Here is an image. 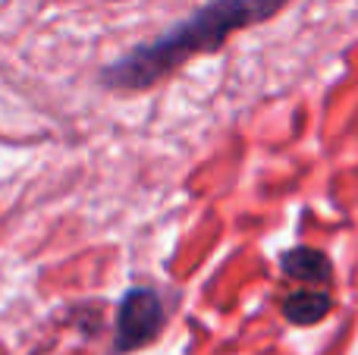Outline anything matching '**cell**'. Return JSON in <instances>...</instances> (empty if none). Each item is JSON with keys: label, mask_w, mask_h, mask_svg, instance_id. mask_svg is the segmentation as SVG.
<instances>
[{"label": "cell", "mask_w": 358, "mask_h": 355, "mask_svg": "<svg viewBox=\"0 0 358 355\" xmlns=\"http://www.w3.org/2000/svg\"><path fill=\"white\" fill-rule=\"evenodd\" d=\"M286 0H210L189 19L176 22L170 31L138 44L117 63L104 66L101 79H104V85L123 88V92L148 88L161 82L167 73H173L189 57L217 50L233 31L252 22H264Z\"/></svg>", "instance_id": "6da1fadb"}, {"label": "cell", "mask_w": 358, "mask_h": 355, "mask_svg": "<svg viewBox=\"0 0 358 355\" xmlns=\"http://www.w3.org/2000/svg\"><path fill=\"white\" fill-rule=\"evenodd\" d=\"M161 327H164V305L155 289H145V287L129 289L117 312V340H113V349L117 352L138 349V346L151 343Z\"/></svg>", "instance_id": "7a4b0ae2"}, {"label": "cell", "mask_w": 358, "mask_h": 355, "mask_svg": "<svg viewBox=\"0 0 358 355\" xmlns=\"http://www.w3.org/2000/svg\"><path fill=\"white\" fill-rule=\"evenodd\" d=\"M280 268L292 277V280H308V283H327L334 274V264L327 261V255L315 249H289L286 255H280Z\"/></svg>", "instance_id": "3957f363"}, {"label": "cell", "mask_w": 358, "mask_h": 355, "mask_svg": "<svg viewBox=\"0 0 358 355\" xmlns=\"http://www.w3.org/2000/svg\"><path fill=\"white\" fill-rule=\"evenodd\" d=\"M334 308L327 293H292L289 299L283 302V314L292 321V324H317L321 318H327V312Z\"/></svg>", "instance_id": "277c9868"}]
</instances>
